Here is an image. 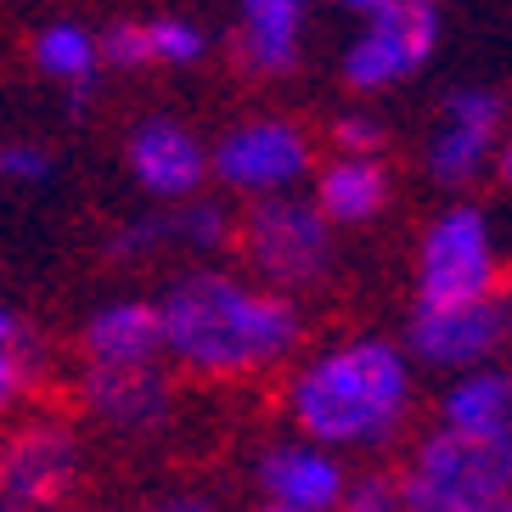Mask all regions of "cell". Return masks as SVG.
<instances>
[{
    "mask_svg": "<svg viewBox=\"0 0 512 512\" xmlns=\"http://www.w3.org/2000/svg\"><path fill=\"white\" fill-rule=\"evenodd\" d=\"M383 203H389V175H383L377 158H366V152H344L332 169H321L316 209L327 214L332 226H366Z\"/></svg>",
    "mask_w": 512,
    "mask_h": 512,
    "instance_id": "e0dca14e",
    "label": "cell"
},
{
    "mask_svg": "<svg viewBox=\"0 0 512 512\" xmlns=\"http://www.w3.org/2000/svg\"><path fill=\"white\" fill-rule=\"evenodd\" d=\"M332 6H344V12H361V17H372V12H383L389 0H332Z\"/></svg>",
    "mask_w": 512,
    "mask_h": 512,
    "instance_id": "cb8c5ba5",
    "label": "cell"
},
{
    "mask_svg": "<svg viewBox=\"0 0 512 512\" xmlns=\"http://www.w3.org/2000/svg\"><path fill=\"white\" fill-rule=\"evenodd\" d=\"M304 0H242V40L237 57L254 74H287L299 62Z\"/></svg>",
    "mask_w": 512,
    "mask_h": 512,
    "instance_id": "2e32d148",
    "label": "cell"
},
{
    "mask_svg": "<svg viewBox=\"0 0 512 512\" xmlns=\"http://www.w3.org/2000/svg\"><path fill=\"white\" fill-rule=\"evenodd\" d=\"M130 175L152 197H192L209 175V152L175 119H147L130 136Z\"/></svg>",
    "mask_w": 512,
    "mask_h": 512,
    "instance_id": "8fae6325",
    "label": "cell"
},
{
    "mask_svg": "<svg viewBox=\"0 0 512 512\" xmlns=\"http://www.w3.org/2000/svg\"><path fill=\"white\" fill-rule=\"evenodd\" d=\"M259 490L271 507L287 512H321L349 501V479L344 467L332 462L316 445H276V451L259 456Z\"/></svg>",
    "mask_w": 512,
    "mask_h": 512,
    "instance_id": "4fadbf2b",
    "label": "cell"
},
{
    "mask_svg": "<svg viewBox=\"0 0 512 512\" xmlns=\"http://www.w3.org/2000/svg\"><path fill=\"white\" fill-rule=\"evenodd\" d=\"M338 147L377 158V152H383V130H377L372 119H344V124H338Z\"/></svg>",
    "mask_w": 512,
    "mask_h": 512,
    "instance_id": "603a6c76",
    "label": "cell"
},
{
    "mask_svg": "<svg viewBox=\"0 0 512 512\" xmlns=\"http://www.w3.org/2000/svg\"><path fill=\"white\" fill-rule=\"evenodd\" d=\"M287 411L321 445H383L411 411L406 355L383 338H355L293 377Z\"/></svg>",
    "mask_w": 512,
    "mask_h": 512,
    "instance_id": "7a4b0ae2",
    "label": "cell"
},
{
    "mask_svg": "<svg viewBox=\"0 0 512 512\" xmlns=\"http://www.w3.org/2000/svg\"><path fill=\"white\" fill-rule=\"evenodd\" d=\"M164 242H181V248H197V254H214L231 242V214L220 203H186L175 214H147L136 226H124L113 237V259H141Z\"/></svg>",
    "mask_w": 512,
    "mask_h": 512,
    "instance_id": "9a60e30c",
    "label": "cell"
},
{
    "mask_svg": "<svg viewBox=\"0 0 512 512\" xmlns=\"http://www.w3.org/2000/svg\"><path fill=\"white\" fill-rule=\"evenodd\" d=\"M439 46L434 0H389L383 12L366 17V34L344 51V79L355 91H389L411 79Z\"/></svg>",
    "mask_w": 512,
    "mask_h": 512,
    "instance_id": "5b68a950",
    "label": "cell"
},
{
    "mask_svg": "<svg viewBox=\"0 0 512 512\" xmlns=\"http://www.w3.org/2000/svg\"><path fill=\"white\" fill-rule=\"evenodd\" d=\"M445 422L467 434H512V372H467L445 394Z\"/></svg>",
    "mask_w": 512,
    "mask_h": 512,
    "instance_id": "d6986e66",
    "label": "cell"
},
{
    "mask_svg": "<svg viewBox=\"0 0 512 512\" xmlns=\"http://www.w3.org/2000/svg\"><path fill=\"white\" fill-rule=\"evenodd\" d=\"M507 332V310L484 299H462V304H417V316L406 327L411 355H422L428 366H479Z\"/></svg>",
    "mask_w": 512,
    "mask_h": 512,
    "instance_id": "9c48e42d",
    "label": "cell"
},
{
    "mask_svg": "<svg viewBox=\"0 0 512 512\" xmlns=\"http://www.w3.org/2000/svg\"><path fill=\"white\" fill-rule=\"evenodd\" d=\"M34 372H40V344H34L29 321L0 310V411L12 406V400H23Z\"/></svg>",
    "mask_w": 512,
    "mask_h": 512,
    "instance_id": "ffe728a7",
    "label": "cell"
},
{
    "mask_svg": "<svg viewBox=\"0 0 512 512\" xmlns=\"http://www.w3.org/2000/svg\"><path fill=\"white\" fill-rule=\"evenodd\" d=\"M85 406L119 428V434H152L169 422V377L158 372V361H130V366H96L85 361Z\"/></svg>",
    "mask_w": 512,
    "mask_h": 512,
    "instance_id": "30bf717a",
    "label": "cell"
},
{
    "mask_svg": "<svg viewBox=\"0 0 512 512\" xmlns=\"http://www.w3.org/2000/svg\"><path fill=\"white\" fill-rule=\"evenodd\" d=\"M34 62H40V74L57 79L62 91L74 96V107H85L96 68H102V40L91 29H79V23H46L40 40H34Z\"/></svg>",
    "mask_w": 512,
    "mask_h": 512,
    "instance_id": "ac0fdd59",
    "label": "cell"
},
{
    "mask_svg": "<svg viewBox=\"0 0 512 512\" xmlns=\"http://www.w3.org/2000/svg\"><path fill=\"white\" fill-rule=\"evenodd\" d=\"M496 124H501V102L490 91H456L445 102V124H439L434 147H428V164H434V181L462 186L473 181L496 147Z\"/></svg>",
    "mask_w": 512,
    "mask_h": 512,
    "instance_id": "7c38bea8",
    "label": "cell"
},
{
    "mask_svg": "<svg viewBox=\"0 0 512 512\" xmlns=\"http://www.w3.org/2000/svg\"><path fill=\"white\" fill-rule=\"evenodd\" d=\"M512 501V434H467L439 428L411 456L400 507L422 512H496Z\"/></svg>",
    "mask_w": 512,
    "mask_h": 512,
    "instance_id": "3957f363",
    "label": "cell"
},
{
    "mask_svg": "<svg viewBox=\"0 0 512 512\" xmlns=\"http://www.w3.org/2000/svg\"><path fill=\"white\" fill-rule=\"evenodd\" d=\"M46 175H51L46 147H34V141H6V147H0V181L34 186V181H46Z\"/></svg>",
    "mask_w": 512,
    "mask_h": 512,
    "instance_id": "7402d4cb",
    "label": "cell"
},
{
    "mask_svg": "<svg viewBox=\"0 0 512 512\" xmlns=\"http://www.w3.org/2000/svg\"><path fill=\"white\" fill-rule=\"evenodd\" d=\"M496 287V248L479 209H445L422 237L417 254V299L428 304H462L484 299Z\"/></svg>",
    "mask_w": 512,
    "mask_h": 512,
    "instance_id": "8992f818",
    "label": "cell"
},
{
    "mask_svg": "<svg viewBox=\"0 0 512 512\" xmlns=\"http://www.w3.org/2000/svg\"><path fill=\"white\" fill-rule=\"evenodd\" d=\"M147 40H152V62H197L203 57V34L192 29V23H181V17H158V23H147Z\"/></svg>",
    "mask_w": 512,
    "mask_h": 512,
    "instance_id": "44dd1931",
    "label": "cell"
},
{
    "mask_svg": "<svg viewBox=\"0 0 512 512\" xmlns=\"http://www.w3.org/2000/svg\"><path fill=\"white\" fill-rule=\"evenodd\" d=\"M79 473V439L57 422H34L0 445V507H57L62 496H74Z\"/></svg>",
    "mask_w": 512,
    "mask_h": 512,
    "instance_id": "52a82bcc",
    "label": "cell"
},
{
    "mask_svg": "<svg viewBox=\"0 0 512 512\" xmlns=\"http://www.w3.org/2000/svg\"><path fill=\"white\" fill-rule=\"evenodd\" d=\"M85 361L96 366H130V361H158V349H164V316H158V304L147 299H119L96 310L85 321Z\"/></svg>",
    "mask_w": 512,
    "mask_h": 512,
    "instance_id": "5bb4252c",
    "label": "cell"
},
{
    "mask_svg": "<svg viewBox=\"0 0 512 512\" xmlns=\"http://www.w3.org/2000/svg\"><path fill=\"white\" fill-rule=\"evenodd\" d=\"M158 316L169 355L209 377L259 372L299 344V310L282 299V287H254L220 271L181 276L158 299Z\"/></svg>",
    "mask_w": 512,
    "mask_h": 512,
    "instance_id": "6da1fadb",
    "label": "cell"
},
{
    "mask_svg": "<svg viewBox=\"0 0 512 512\" xmlns=\"http://www.w3.org/2000/svg\"><path fill=\"white\" fill-rule=\"evenodd\" d=\"M242 254L259 276L282 293L293 287H316L332 265V220L316 203L265 192L259 209L242 220Z\"/></svg>",
    "mask_w": 512,
    "mask_h": 512,
    "instance_id": "277c9868",
    "label": "cell"
},
{
    "mask_svg": "<svg viewBox=\"0 0 512 512\" xmlns=\"http://www.w3.org/2000/svg\"><path fill=\"white\" fill-rule=\"evenodd\" d=\"M310 169V141L282 119H259V124H242L220 141L214 152V175L231 186V192H287L293 181H304Z\"/></svg>",
    "mask_w": 512,
    "mask_h": 512,
    "instance_id": "ba28073f",
    "label": "cell"
},
{
    "mask_svg": "<svg viewBox=\"0 0 512 512\" xmlns=\"http://www.w3.org/2000/svg\"><path fill=\"white\" fill-rule=\"evenodd\" d=\"M501 175L512 181V141H507V152H501Z\"/></svg>",
    "mask_w": 512,
    "mask_h": 512,
    "instance_id": "d4e9b609",
    "label": "cell"
}]
</instances>
